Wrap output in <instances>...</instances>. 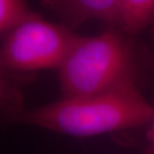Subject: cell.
Listing matches in <instances>:
<instances>
[{
	"instance_id": "obj_2",
	"label": "cell",
	"mask_w": 154,
	"mask_h": 154,
	"mask_svg": "<svg viewBox=\"0 0 154 154\" xmlns=\"http://www.w3.org/2000/svg\"><path fill=\"white\" fill-rule=\"evenodd\" d=\"M58 71L62 97L99 93L135 82L132 49L113 30L80 37Z\"/></svg>"
},
{
	"instance_id": "obj_6",
	"label": "cell",
	"mask_w": 154,
	"mask_h": 154,
	"mask_svg": "<svg viewBox=\"0 0 154 154\" xmlns=\"http://www.w3.org/2000/svg\"><path fill=\"white\" fill-rule=\"evenodd\" d=\"M36 16L38 15L30 10L25 0H0V33L6 35Z\"/></svg>"
},
{
	"instance_id": "obj_7",
	"label": "cell",
	"mask_w": 154,
	"mask_h": 154,
	"mask_svg": "<svg viewBox=\"0 0 154 154\" xmlns=\"http://www.w3.org/2000/svg\"><path fill=\"white\" fill-rule=\"evenodd\" d=\"M149 139H150V143H151V150H152L151 154H154V114L151 119V127H150V131H149Z\"/></svg>"
},
{
	"instance_id": "obj_3",
	"label": "cell",
	"mask_w": 154,
	"mask_h": 154,
	"mask_svg": "<svg viewBox=\"0 0 154 154\" xmlns=\"http://www.w3.org/2000/svg\"><path fill=\"white\" fill-rule=\"evenodd\" d=\"M80 37L66 26L38 15L5 35L0 63L4 69L14 71L59 69Z\"/></svg>"
},
{
	"instance_id": "obj_1",
	"label": "cell",
	"mask_w": 154,
	"mask_h": 154,
	"mask_svg": "<svg viewBox=\"0 0 154 154\" xmlns=\"http://www.w3.org/2000/svg\"><path fill=\"white\" fill-rule=\"evenodd\" d=\"M154 108L135 82L104 92L62 97L36 108L21 110L20 122L74 137H91L144 125Z\"/></svg>"
},
{
	"instance_id": "obj_5",
	"label": "cell",
	"mask_w": 154,
	"mask_h": 154,
	"mask_svg": "<svg viewBox=\"0 0 154 154\" xmlns=\"http://www.w3.org/2000/svg\"><path fill=\"white\" fill-rule=\"evenodd\" d=\"M154 21V0H119V25L137 34Z\"/></svg>"
},
{
	"instance_id": "obj_4",
	"label": "cell",
	"mask_w": 154,
	"mask_h": 154,
	"mask_svg": "<svg viewBox=\"0 0 154 154\" xmlns=\"http://www.w3.org/2000/svg\"><path fill=\"white\" fill-rule=\"evenodd\" d=\"M66 14L69 20L81 22L88 19L119 24V0H48Z\"/></svg>"
}]
</instances>
